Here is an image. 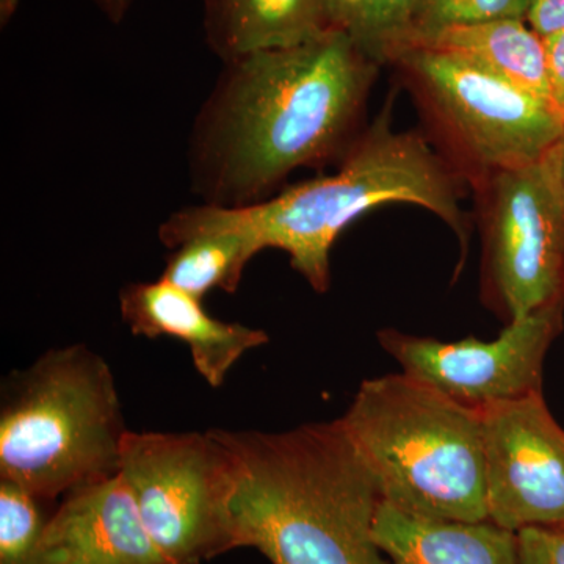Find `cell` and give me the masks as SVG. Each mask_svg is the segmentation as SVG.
<instances>
[{"mask_svg": "<svg viewBox=\"0 0 564 564\" xmlns=\"http://www.w3.org/2000/svg\"><path fill=\"white\" fill-rule=\"evenodd\" d=\"M334 0H204V33L223 63L295 46L333 29Z\"/></svg>", "mask_w": 564, "mask_h": 564, "instance_id": "9a60e30c", "label": "cell"}, {"mask_svg": "<svg viewBox=\"0 0 564 564\" xmlns=\"http://www.w3.org/2000/svg\"><path fill=\"white\" fill-rule=\"evenodd\" d=\"M425 47L463 55L494 76L549 102L544 39L524 20L494 21L452 29Z\"/></svg>", "mask_w": 564, "mask_h": 564, "instance_id": "2e32d148", "label": "cell"}, {"mask_svg": "<svg viewBox=\"0 0 564 564\" xmlns=\"http://www.w3.org/2000/svg\"><path fill=\"white\" fill-rule=\"evenodd\" d=\"M41 564H172L152 541L120 473L63 496L50 516Z\"/></svg>", "mask_w": 564, "mask_h": 564, "instance_id": "8fae6325", "label": "cell"}, {"mask_svg": "<svg viewBox=\"0 0 564 564\" xmlns=\"http://www.w3.org/2000/svg\"><path fill=\"white\" fill-rule=\"evenodd\" d=\"M488 521L510 532L564 529V430L543 393L480 410Z\"/></svg>", "mask_w": 564, "mask_h": 564, "instance_id": "30bf717a", "label": "cell"}, {"mask_svg": "<svg viewBox=\"0 0 564 564\" xmlns=\"http://www.w3.org/2000/svg\"><path fill=\"white\" fill-rule=\"evenodd\" d=\"M380 63L339 29L225 62L188 144L204 204L254 206L303 166L344 159Z\"/></svg>", "mask_w": 564, "mask_h": 564, "instance_id": "6da1fadb", "label": "cell"}, {"mask_svg": "<svg viewBox=\"0 0 564 564\" xmlns=\"http://www.w3.org/2000/svg\"><path fill=\"white\" fill-rule=\"evenodd\" d=\"M393 63L463 158L488 176L540 161L562 137L564 124L551 102L463 55L414 47Z\"/></svg>", "mask_w": 564, "mask_h": 564, "instance_id": "52a82bcc", "label": "cell"}, {"mask_svg": "<svg viewBox=\"0 0 564 564\" xmlns=\"http://www.w3.org/2000/svg\"><path fill=\"white\" fill-rule=\"evenodd\" d=\"M391 203L425 207L466 237L454 174L414 132L392 128L383 111L359 133L340 159L339 170L280 191L272 198L240 207L262 251L288 252L293 269L311 288L332 282L329 254L337 237L364 214Z\"/></svg>", "mask_w": 564, "mask_h": 564, "instance_id": "277c9868", "label": "cell"}, {"mask_svg": "<svg viewBox=\"0 0 564 564\" xmlns=\"http://www.w3.org/2000/svg\"><path fill=\"white\" fill-rule=\"evenodd\" d=\"M519 564H564V529L530 527L518 532Z\"/></svg>", "mask_w": 564, "mask_h": 564, "instance_id": "ffe728a7", "label": "cell"}, {"mask_svg": "<svg viewBox=\"0 0 564 564\" xmlns=\"http://www.w3.org/2000/svg\"><path fill=\"white\" fill-rule=\"evenodd\" d=\"M422 0H334L333 28L377 63L393 62L406 46Z\"/></svg>", "mask_w": 564, "mask_h": 564, "instance_id": "e0dca14e", "label": "cell"}, {"mask_svg": "<svg viewBox=\"0 0 564 564\" xmlns=\"http://www.w3.org/2000/svg\"><path fill=\"white\" fill-rule=\"evenodd\" d=\"M43 503L21 486L0 480V564H41L50 521Z\"/></svg>", "mask_w": 564, "mask_h": 564, "instance_id": "d6986e66", "label": "cell"}, {"mask_svg": "<svg viewBox=\"0 0 564 564\" xmlns=\"http://www.w3.org/2000/svg\"><path fill=\"white\" fill-rule=\"evenodd\" d=\"M120 311L133 336H169L187 344L193 366L212 388L225 383L226 375L245 352L270 340L262 329L212 317L202 299L162 278L122 288Z\"/></svg>", "mask_w": 564, "mask_h": 564, "instance_id": "7c38bea8", "label": "cell"}, {"mask_svg": "<svg viewBox=\"0 0 564 564\" xmlns=\"http://www.w3.org/2000/svg\"><path fill=\"white\" fill-rule=\"evenodd\" d=\"M124 429L109 364L87 345L11 373L0 410V480L51 502L120 470Z\"/></svg>", "mask_w": 564, "mask_h": 564, "instance_id": "5b68a950", "label": "cell"}, {"mask_svg": "<svg viewBox=\"0 0 564 564\" xmlns=\"http://www.w3.org/2000/svg\"><path fill=\"white\" fill-rule=\"evenodd\" d=\"M212 433L231 456L236 549L272 564H391L375 541L383 499L340 419Z\"/></svg>", "mask_w": 564, "mask_h": 564, "instance_id": "7a4b0ae2", "label": "cell"}, {"mask_svg": "<svg viewBox=\"0 0 564 564\" xmlns=\"http://www.w3.org/2000/svg\"><path fill=\"white\" fill-rule=\"evenodd\" d=\"M560 328L562 300L507 323L494 340L443 343L397 329H383L378 340L403 373L455 402L484 410L541 392L545 355Z\"/></svg>", "mask_w": 564, "mask_h": 564, "instance_id": "9c48e42d", "label": "cell"}, {"mask_svg": "<svg viewBox=\"0 0 564 564\" xmlns=\"http://www.w3.org/2000/svg\"><path fill=\"white\" fill-rule=\"evenodd\" d=\"M549 155H551L552 162H554L556 174H558L560 184H562L564 193V131L554 147L549 150Z\"/></svg>", "mask_w": 564, "mask_h": 564, "instance_id": "cb8c5ba5", "label": "cell"}, {"mask_svg": "<svg viewBox=\"0 0 564 564\" xmlns=\"http://www.w3.org/2000/svg\"><path fill=\"white\" fill-rule=\"evenodd\" d=\"M383 502L444 521H488L480 410L406 373L362 381L340 417Z\"/></svg>", "mask_w": 564, "mask_h": 564, "instance_id": "3957f363", "label": "cell"}, {"mask_svg": "<svg viewBox=\"0 0 564 564\" xmlns=\"http://www.w3.org/2000/svg\"><path fill=\"white\" fill-rule=\"evenodd\" d=\"M488 177L486 289L510 323L562 300L564 193L549 152Z\"/></svg>", "mask_w": 564, "mask_h": 564, "instance_id": "ba28073f", "label": "cell"}, {"mask_svg": "<svg viewBox=\"0 0 564 564\" xmlns=\"http://www.w3.org/2000/svg\"><path fill=\"white\" fill-rule=\"evenodd\" d=\"M18 6H20V0H0V21H2V24L10 21Z\"/></svg>", "mask_w": 564, "mask_h": 564, "instance_id": "d4e9b609", "label": "cell"}, {"mask_svg": "<svg viewBox=\"0 0 564 564\" xmlns=\"http://www.w3.org/2000/svg\"><path fill=\"white\" fill-rule=\"evenodd\" d=\"M170 250L162 280L204 299L212 291L234 293L245 269L262 251L240 207L199 206L174 212L159 228Z\"/></svg>", "mask_w": 564, "mask_h": 564, "instance_id": "4fadbf2b", "label": "cell"}, {"mask_svg": "<svg viewBox=\"0 0 564 564\" xmlns=\"http://www.w3.org/2000/svg\"><path fill=\"white\" fill-rule=\"evenodd\" d=\"M375 541L391 564H519L518 533L491 521L421 518L386 502Z\"/></svg>", "mask_w": 564, "mask_h": 564, "instance_id": "5bb4252c", "label": "cell"}, {"mask_svg": "<svg viewBox=\"0 0 564 564\" xmlns=\"http://www.w3.org/2000/svg\"><path fill=\"white\" fill-rule=\"evenodd\" d=\"M113 24H120L131 10L133 0H93Z\"/></svg>", "mask_w": 564, "mask_h": 564, "instance_id": "603a6c76", "label": "cell"}, {"mask_svg": "<svg viewBox=\"0 0 564 564\" xmlns=\"http://www.w3.org/2000/svg\"><path fill=\"white\" fill-rule=\"evenodd\" d=\"M120 473L152 541L172 564L236 549L231 456L206 433L126 432Z\"/></svg>", "mask_w": 564, "mask_h": 564, "instance_id": "8992f818", "label": "cell"}, {"mask_svg": "<svg viewBox=\"0 0 564 564\" xmlns=\"http://www.w3.org/2000/svg\"><path fill=\"white\" fill-rule=\"evenodd\" d=\"M525 21L543 39L564 32V0H529Z\"/></svg>", "mask_w": 564, "mask_h": 564, "instance_id": "7402d4cb", "label": "cell"}, {"mask_svg": "<svg viewBox=\"0 0 564 564\" xmlns=\"http://www.w3.org/2000/svg\"><path fill=\"white\" fill-rule=\"evenodd\" d=\"M527 11L529 0H422L403 52L429 46L452 29L503 20L525 21Z\"/></svg>", "mask_w": 564, "mask_h": 564, "instance_id": "ac0fdd59", "label": "cell"}, {"mask_svg": "<svg viewBox=\"0 0 564 564\" xmlns=\"http://www.w3.org/2000/svg\"><path fill=\"white\" fill-rule=\"evenodd\" d=\"M547 55L549 102L564 124V32L544 39Z\"/></svg>", "mask_w": 564, "mask_h": 564, "instance_id": "44dd1931", "label": "cell"}]
</instances>
